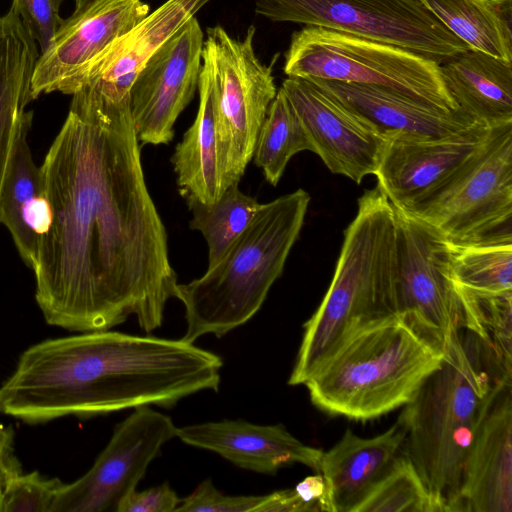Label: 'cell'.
I'll return each mask as SVG.
<instances>
[{"label":"cell","mask_w":512,"mask_h":512,"mask_svg":"<svg viewBox=\"0 0 512 512\" xmlns=\"http://www.w3.org/2000/svg\"><path fill=\"white\" fill-rule=\"evenodd\" d=\"M40 170L52 210L33 270L45 321L84 333L134 315L144 332L159 328L178 282L129 98L72 97Z\"/></svg>","instance_id":"obj_1"},{"label":"cell","mask_w":512,"mask_h":512,"mask_svg":"<svg viewBox=\"0 0 512 512\" xmlns=\"http://www.w3.org/2000/svg\"><path fill=\"white\" fill-rule=\"evenodd\" d=\"M221 358L193 343L102 330L26 349L0 386V413L27 424L91 418L145 405L173 407L218 391Z\"/></svg>","instance_id":"obj_2"},{"label":"cell","mask_w":512,"mask_h":512,"mask_svg":"<svg viewBox=\"0 0 512 512\" xmlns=\"http://www.w3.org/2000/svg\"><path fill=\"white\" fill-rule=\"evenodd\" d=\"M473 337V336H472ZM461 328L444 348V358L402 408L397 422L406 433L409 457L439 512H454L468 449L500 389L511 379L485 369L479 344Z\"/></svg>","instance_id":"obj_3"},{"label":"cell","mask_w":512,"mask_h":512,"mask_svg":"<svg viewBox=\"0 0 512 512\" xmlns=\"http://www.w3.org/2000/svg\"><path fill=\"white\" fill-rule=\"evenodd\" d=\"M396 210L375 187L358 199L331 284L304 333L288 384L304 385L324 359L357 330L399 314Z\"/></svg>","instance_id":"obj_4"},{"label":"cell","mask_w":512,"mask_h":512,"mask_svg":"<svg viewBox=\"0 0 512 512\" xmlns=\"http://www.w3.org/2000/svg\"><path fill=\"white\" fill-rule=\"evenodd\" d=\"M443 358L440 346L397 314L347 337L304 385L321 411L367 421L405 406Z\"/></svg>","instance_id":"obj_5"},{"label":"cell","mask_w":512,"mask_h":512,"mask_svg":"<svg viewBox=\"0 0 512 512\" xmlns=\"http://www.w3.org/2000/svg\"><path fill=\"white\" fill-rule=\"evenodd\" d=\"M310 200L297 189L262 204L218 263L200 278L178 283L175 298L184 305L186 319L182 340L194 343L207 334L220 338L259 311L284 270Z\"/></svg>","instance_id":"obj_6"},{"label":"cell","mask_w":512,"mask_h":512,"mask_svg":"<svg viewBox=\"0 0 512 512\" xmlns=\"http://www.w3.org/2000/svg\"><path fill=\"white\" fill-rule=\"evenodd\" d=\"M283 69L287 77L378 86L444 113L460 112L439 63L348 32L320 26L295 31Z\"/></svg>","instance_id":"obj_7"},{"label":"cell","mask_w":512,"mask_h":512,"mask_svg":"<svg viewBox=\"0 0 512 512\" xmlns=\"http://www.w3.org/2000/svg\"><path fill=\"white\" fill-rule=\"evenodd\" d=\"M406 214L452 244L512 241V123L491 127L476 152Z\"/></svg>","instance_id":"obj_8"},{"label":"cell","mask_w":512,"mask_h":512,"mask_svg":"<svg viewBox=\"0 0 512 512\" xmlns=\"http://www.w3.org/2000/svg\"><path fill=\"white\" fill-rule=\"evenodd\" d=\"M256 29L232 37L222 26L207 29L202 60L218 91L217 136L223 191L239 183L251 161L260 128L277 94L272 69L254 50Z\"/></svg>","instance_id":"obj_9"},{"label":"cell","mask_w":512,"mask_h":512,"mask_svg":"<svg viewBox=\"0 0 512 512\" xmlns=\"http://www.w3.org/2000/svg\"><path fill=\"white\" fill-rule=\"evenodd\" d=\"M255 12L355 34L410 50L441 63L470 49L423 0H254Z\"/></svg>","instance_id":"obj_10"},{"label":"cell","mask_w":512,"mask_h":512,"mask_svg":"<svg viewBox=\"0 0 512 512\" xmlns=\"http://www.w3.org/2000/svg\"><path fill=\"white\" fill-rule=\"evenodd\" d=\"M176 433L168 415L149 405L134 408L116 426L92 467L76 481L63 484L51 512H117Z\"/></svg>","instance_id":"obj_11"},{"label":"cell","mask_w":512,"mask_h":512,"mask_svg":"<svg viewBox=\"0 0 512 512\" xmlns=\"http://www.w3.org/2000/svg\"><path fill=\"white\" fill-rule=\"evenodd\" d=\"M395 210L399 314L444 350L461 328L459 300L447 275V241L424 221Z\"/></svg>","instance_id":"obj_12"},{"label":"cell","mask_w":512,"mask_h":512,"mask_svg":"<svg viewBox=\"0 0 512 512\" xmlns=\"http://www.w3.org/2000/svg\"><path fill=\"white\" fill-rule=\"evenodd\" d=\"M204 34L192 17L147 60L129 91L140 145L168 144L174 124L198 89Z\"/></svg>","instance_id":"obj_13"},{"label":"cell","mask_w":512,"mask_h":512,"mask_svg":"<svg viewBox=\"0 0 512 512\" xmlns=\"http://www.w3.org/2000/svg\"><path fill=\"white\" fill-rule=\"evenodd\" d=\"M280 88L300 118L313 152L332 173L357 184L375 175L389 138L309 79L287 77Z\"/></svg>","instance_id":"obj_14"},{"label":"cell","mask_w":512,"mask_h":512,"mask_svg":"<svg viewBox=\"0 0 512 512\" xmlns=\"http://www.w3.org/2000/svg\"><path fill=\"white\" fill-rule=\"evenodd\" d=\"M141 0H97L63 20L33 72L31 98L72 95L93 63L148 13Z\"/></svg>","instance_id":"obj_15"},{"label":"cell","mask_w":512,"mask_h":512,"mask_svg":"<svg viewBox=\"0 0 512 512\" xmlns=\"http://www.w3.org/2000/svg\"><path fill=\"white\" fill-rule=\"evenodd\" d=\"M490 128L481 124L440 138H390L375 173L393 206L411 212L480 147Z\"/></svg>","instance_id":"obj_16"},{"label":"cell","mask_w":512,"mask_h":512,"mask_svg":"<svg viewBox=\"0 0 512 512\" xmlns=\"http://www.w3.org/2000/svg\"><path fill=\"white\" fill-rule=\"evenodd\" d=\"M511 384L500 389L474 435L454 512L512 511Z\"/></svg>","instance_id":"obj_17"},{"label":"cell","mask_w":512,"mask_h":512,"mask_svg":"<svg viewBox=\"0 0 512 512\" xmlns=\"http://www.w3.org/2000/svg\"><path fill=\"white\" fill-rule=\"evenodd\" d=\"M176 437L187 445L215 452L240 468L267 475L295 463L318 473L323 453L301 442L282 424L205 422L177 427Z\"/></svg>","instance_id":"obj_18"},{"label":"cell","mask_w":512,"mask_h":512,"mask_svg":"<svg viewBox=\"0 0 512 512\" xmlns=\"http://www.w3.org/2000/svg\"><path fill=\"white\" fill-rule=\"evenodd\" d=\"M209 1H165L92 64L75 92L117 102L128 99L147 60Z\"/></svg>","instance_id":"obj_19"},{"label":"cell","mask_w":512,"mask_h":512,"mask_svg":"<svg viewBox=\"0 0 512 512\" xmlns=\"http://www.w3.org/2000/svg\"><path fill=\"white\" fill-rule=\"evenodd\" d=\"M32 117L31 111H24L17 125L0 191V223L9 230L21 259L33 271L42 237L51 224L52 210L40 167L28 144Z\"/></svg>","instance_id":"obj_20"},{"label":"cell","mask_w":512,"mask_h":512,"mask_svg":"<svg viewBox=\"0 0 512 512\" xmlns=\"http://www.w3.org/2000/svg\"><path fill=\"white\" fill-rule=\"evenodd\" d=\"M405 438L398 422L370 438L347 429L323 451L318 473L326 485L327 512H351L401 453Z\"/></svg>","instance_id":"obj_21"},{"label":"cell","mask_w":512,"mask_h":512,"mask_svg":"<svg viewBox=\"0 0 512 512\" xmlns=\"http://www.w3.org/2000/svg\"><path fill=\"white\" fill-rule=\"evenodd\" d=\"M373 124L387 138H440L474 124L461 112L444 113L392 90L364 84L309 79Z\"/></svg>","instance_id":"obj_22"},{"label":"cell","mask_w":512,"mask_h":512,"mask_svg":"<svg viewBox=\"0 0 512 512\" xmlns=\"http://www.w3.org/2000/svg\"><path fill=\"white\" fill-rule=\"evenodd\" d=\"M198 91L196 118L176 145L171 162L179 192L186 202L213 204L223 193L217 136L218 91L211 67L205 61Z\"/></svg>","instance_id":"obj_23"},{"label":"cell","mask_w":512,"mask_h":512,"mask_svg":"<svg viewBox=\"0 0 512 512\" xmlns=\"http://www.w3.org/2000/svg\"><path fill=\"white\" fill-rule=\"evenodd\" d=\"M458 110L489 128L512 123V62L467 49L439 64Z\"/></svg>","instance_id":"obj_24"},{"label":"cell","mask_w":512,"mask_h":512,"mask_svg":"<svg viewBox=\"0 0 512 512\" xmlns=\"http://www.w3.org/2000/svg\"><path fill=\"white\" fill-rule=\"evenodd\" d=\"M36 41L13 8L0 17V191L17 125L31 98Z\"/></svg>","instance_id":"obj_25"},{"label":"cell","mask_w":512,"mask_h":512,"mask_svg":"<svg viewBox=\"0 0 512 512\" xmlns=\"http://www.w3.org/2000/svg\"><path fill=\"white\" fill-rule=\"evenodd\" d=\"M511 1L423 0L470 49L512 62Z\"/></svg>","instance_id":"obj_26"},{"label":"cell","mask_w":512,"mask_h":512,"mask_svg":"<svg viewBox=\"0 0 512 512\" xmlns=\"http://www.w3.org/2000/svg\"><path fill=\"white\" fill-rule=\"evenodd\" d=\"M452 285L459 300L461 328L478 341L503 375L512 377V290L485 292Z\"/></svg>","instance_id":"obj_27"},{"label":"cell","mask_w":512,"mask_h":512,"mask_svg":"<svg viewBox=\"0 0 512 512\" xmlns=\"http://www.w3.org/2000/svg\"><path fill=\"white\" fill-rule=\"evenodd\" d=\"M313 146L292 104L280 88L259 131L254 162L268 183L276 186L290 159Z\"/></svg>","instance_id":"obj_28"},{"label":"cell","mask_w":512,"mask_h":512,"mask_svg":"<svg viewBox=\"0 0 512 512\" xmlns=\"http://www.w3.org/2000/svg\"><path fill=\"white\" fill-rule=\"evenodd\" d=\"M192 212L189 227L201 232L208 245V267L224 256L262 204L244 194L238 183L227 187L213 204L186 202Z\"/></svg>","instance_id":"obj_29"},{"label":"cell","mask_w":512,"mask_h":512,"mask_svg":"<svg viewBox=\"0 0 512 512\" xmlns=\"http://www.w3.org/2000/svg\"><path fill=\"white\" fill-rule=\"evenodd\" d=\"M447 275L456 285L485 292L512 290V241L447 242Z\"/></svg>","instance_id":"obj_30"},{"label":"cell","mask_w":512,"mask_h":512,"mask_svg":"<svg viewBox=\"0 0 512 512\" xmlns=\"http://www.w3.org/2000/svg\"><path fill=\"white\" fill-rule=\"evenodd\" d=\"M351 512H439L409 457L401 451Z\"/></svg>","instance_id":"obj_31"},{"label":"cell","mask_w":512,"mask_h":512,"mask_svg":"<svg viewBox=\"0 0 512 512\" xmlns=\"http://www.w3.org/2000/svg\"><path fill=\"white\" fill-rule=\"evenodd\" d=\"M58 478H47L39 472H21L7 487L1 512H51L63 486Z\"/></svg>","instance_id":"obj_32"},{"label":"cell","mask_w":512,"mask_h":512,"mask_svg":"<svg viewBox=\"0 0 512 512\" xmlns=\"http://www.w3.org/2000/svg\"><path fill=\"white\" fill-rule=\"evenodd\" d=\"M264 495H225L207 479L180 500L177 512H255Z\"/></svg>","instance_id":"obj_33"},{"label":"cell","mask_w":512,"mask_h":512,"mask_svg":"<svg viewBox=\"0 0 512 512\" xmlns=\"http://www.w3.org/2000/svg\"><path fill=\"white\" fill-rule=\"evenodd\" d=\"M62 0H13L11 8L40 46L43 53L52 43L63 19L59 10Z\"/></svg>","instance_id":"obj_34"},{"label":"cell","mask_w":512,"mask_h":512,"mask_svg":"<svg viewBox=\"0 0 512 512\" xmlns=\"http://www.w3.org/2000/svg\"><path fill=\"white\" fill-rule=\"evenodd\" d=\"M180 500L166 482L143 491L133 490L122 500L117 512H172Z\"/></svg>","instance_id":"obj_35"},{"label":"cell","mask_w":512,"mask_h":512,"mask_svg":"<svg viewBox=\"0 0 512 512\" xmlns=\"http://www.w3.org/2000/svg\"><path fill=\"white\" fill-rule=\"evenodd\" d=\"M15 434L10 426L0 424V512L4 493L22 470L15 453Z\"/></svg>","instance_id":"obj_36"},{"label":"cell","mask_w":512,"mask_h":512,"mask_svg":"<svg viewBox=\"0 0 512 512\" xmlns=\"http://www.w3.org/2000/svg\"><path fill=\"white\" fill-rule=\"evenodd\" d=\"M255 512H313V510L294 487L264 495Z\"/></svg>","instance_id":"obj_37"},{"label":"cell","mask_w":512,"mask_h":512,"mask_svg":"<svg viewBox=\"0 0 512 512\" xmlns=\"http://www.w3.org/2000/svg\"><path fill=\"white\" fill-rule=\"evenodd\" d=\"M493 1H503V0H493Z\"/></svg>","instance_id":"obj_38"}]
</instances>
